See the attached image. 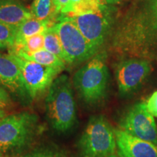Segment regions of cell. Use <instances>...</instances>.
Here are the masks:
<instances>
[{"mask_svg": "<svg viewBox=\"0 0 157 157\" xmlns=\"http://www.w3.org/2000/svg\"><path fill=\"white\" fill-rule=\"evenodd\" d=\"M118 152L123 157H157V146L132 136L122 129H114Z\"/></svg>", "mask_w": 157, "mask_h": 157, "instance_id": "obj_10", "label": "cell"}, {"mask_svg": "<svg viewBox=\"0 0 157 157\" xmlns=\"http://www.w3.org/2000/svg\"><path fill=\"white\" fill-rule=\"evenodd\" d=\"M22 1H29V0H22Z\"/></svg>", "mask_w": 157, "mask_h": 157, "instance_id": "obj_28", "label": "cell"}, {"mask_svg": "<svg viewBox=\"0 0 157 157\" xmlns=\"http://www.w3.org/2000/svg\"><path fill=\"white\" fill-rule=\"evenodd\" d=\"M114 129L103 116H93L78 141L82 157H110L117 152Z\"/></svg>", "mask_w": 157, "mask_h": 157, "instance_id": "obj_3", "label": "cell"}, {"mask_svg": "<svg viewBox=\"0 0 157 157\" xmlns=\"http://www.w3.org/2000/svg\"><path fill=\"white\" fill-rule=\"evenodd\" d=\"M32 17L30 10L21 0H0V23L17 28Z\"/></svg>", "mask_w": 157, "mask_h": 157, "instance_id": "obj_12", "label": "cell"}, {"mask_svg": "<svg viewBox=\"0 0 157 157\" xmlns=\"http://www.w3.org/2000/svg\"><path fill=\"white\" fill-rule=\"evenodd\" d=\"M108 4H114L119 2V0H106Z\"/></svg>", "mask_w": 157, "mask_h": 157, "instance_id": "obj_26", "label": "cell"}, {"mask_svg": "<svg viewBox=\"0 0 157 157\" xmlns=\"http://www.w3.org/2000/svg\"><path fill=\"white\" fill-rule=\"evenodd\" d=\"M37 125L36 115L14 113L0 121V151H17L27 146L34 137Z\"/></svg>", "mask_w": 157, "mask_h": 157, "instance_id": "obj_4", "label": "cell"}, {"mask_svg": "<svg viewBox=\"0 0 157 157\" xmlns=\"http://www.w3.org/2000/svg\"><path fill=\"white\" fill-rule=\"evenodd\" d=\"M30 11L33 17L41 21H52L57 15L53 0H34Z\"/></svg>", "mask_w": 157, "mask_h": 157, "instance_id": "obj_15", "label": "cell"}, {"mask_svg": "<svg viewBox=\"0 0 157 157\" xmlns=\"http://www.w3.org/2000/svg\"><path fill=\"white\" fill-rule=\"evenodd\" d=\"M151 70L150 63L141 59H128L116 67V78L121 95H127L140 87Z\"/></svg>", "mask_w": 157, "mask_h": 157, "instance_id": "obj_9", "label": "cell"}, {"mask_svg": "<svg viewBox=\"0 0 157 157\" xmlns=\"http://www.w3.org/2000/svg\"><path fill=\"white\" fill-rule=\"evenodd\" d=\"M17 28L0 23V50L13 48L16 38Z\"/></svg>", "mask_w": 157, "mask_h": 157, "instance_id": "obj_18", "label": "cell"}, {"mask_svg": "<svg viewBox=\"0 0 157 157\" xmlns=\"http://www.w3.org/2000/svg\"><path fill=\"white\" fill-rule=\"evenodd\" d=\"M5 117V113L2 109H0V121Z\"/></svg>", "mask_w": 157, "mask_h": 157, "instance_id": "obj_25", "label": "cell"}, {"mask_svg": "<svg viewBox=\"0 0 157 157\" xmlns=\"http://www.w3.org/2000/svg\"><path fill=\"white\" fill-rule=\"evenodd\" d=\"M53 21H41L32 17L23 22L17 28L15 45H18L29 37L44 34L50 27L53 25Z\"/></svg>", "mask_w": 157, "mask_h": 157, "instance_id": "obj_13", "label": "cell"}, {"mask_svg": "<svg viewBox=\"0 0 157 157\" xmlns=\"http://www.w3.org/2000/svg\"><path fill=\"white\" fill-rule=\"evenodd\" d=\"M45 106L49 121L58 132H67L76 121L73 89L66 75L58 76L48 91Z\"/></svg>", "mask_w": 157, "mask_h": 157, "instance_id": "obj_1", "label": "cell"}, {"mask_svg": "<svg viewBox=\"0 0 157 157\" xmlns=\"http://www.w3.org/2000/svg\"><path fill=\"white\" fill-rule=\"evenodd\" d=\"M146 108L153 117H157V91L154 92L147 101Z\"/></svg>", "mask_w": 157, "mask_h": 157, "instance_id": "obj_19", "label": "cell"}, {"mask_svg": "<svg viewBox=\"0 0 157 157\" xmlns=\"http://www.w3.org/2000/svg\"><path fill=\"white\" fill-rule=\"evenodd\" d=\"M153 11H154V17H156V22H157V0H155L154 5H153Z\"/></svg>", "mask_w": 157, "mask_h": 157, "instance_id": "obj_24", "label": "cell"}, {"mask_svg": "<svg viewBox=\"0 0 157 157\" xmlns=\"http://www.w3.org/2000/svg\"><path fill=\"white\" fill-rule=\"evenodd\" d=\"M121 129L137 138L157 145V126L146 103H137L127 111L121 121Z\"/></svg>", "mask_w": 157, "mask_h": 157, "instance_id": "obj_8", "label": "cell"}, {"mask_svg": "<svg viewBox=\"0 0 157 157\" xmlns=\"http://www.w3.org/2000/svg\"><path fill=\"white\" fill-rule=\"evenodd\" d=\"M53 2L57 14H58L62 13V11L69 2V0H53Z\"/></svg>", "mask_w": 157, "mask_h": 157, "instance_id": "obj_21", "label": "cell"}, {"mask_svg": "<svg viewBox=\"0 0 157 157\" xmlns=\"http://www.w3.org/2000/svg\"><path fill=\"white\" fill-rule=\"evenodd\" d=\"M0 86L14 94L26 93L21 70L9 53L0 52Z\"/></svg>", "mask_w": 157, "mask_h": 157, "instance_id": "obj_11", "label": "cell"}, {"mask_svg": "<svg viewBox=\"0 0 157 157\" xmlns=\"http://www.w3.org/2000/svg\"><path fill=\"white\" fill-rule=\"evenodd\" d=\"M68 17L77 25L90 45L98 50L113 23V9L106 5L93 13Z\"/></svg>", "mask_w": 157, "mask_h": 157, "instance_id": "obj_7", "label": "cell"}, {"mask_svg": "<svg viewBox=\"0 0 157 157\" xmlns=\"http://www.w3.org/2000/svg\"><path fill=\"white\" fill-rule=\"evenodd\" d=\"M10 105V98L6 91L2 87L0 86V109H5Z\"/></svg>", "mask_w": 157, "mask_h": 157, "instance_id": "obj_20", "label": "cell"}, {"mask_svg": "<svg viewBox=\"0 0 157 157\" xmlns=\"http://www.w3.org/2000/svg\"><path fill=\"white\" fill-rule=\"evenodd\" d=\"M9 54L21 70L26 93L31 99L48 91L51 84L63 71Z\"/></svg>", "mask_w": 157, "mask_h": 157, "instance_id": "obj_6", "label": "cell"}, {"mask_svg": "<svg viewBox=\"0 0 157 157\" xmlns=\"http://www.w3.org/2000/svg\"><path fill=\"white\" fill-rule=\"evenodd\" d=\"M44 49L48 52L58 56L66 63L63 50L60 38L53 25L50 27L44 33Z\"/></svg>", "mask_w": 157, "mask_h": 157, "instance_id": "obj_16", "label": "cell"}, {"mask_svg": "<svg viewBox=\"0 0 157 157\" xmlns=\"http://www.w3.org/2000/svg\"><path fill=\"white\" fill-rule=\"evenodd\" d=\"M9 53L15 55V56L22 58L25 60L38 63L39 64L50 66V67L58 68L63 70L66 67V63L63 60L58 58V56H55L54 54L48 52L45 49L36 51V52H31V53L20 50H9Z\"/></svg>", "mask_w": 157, "mask_h": 157, "instance_id": "obj_14", "label": "cell"}, {"mask_svg": "<svg viewBox=\"0 0 157 157\" xmlns=\"http://www.w3.org/2000/svg\"><path fill=\"white\" fill-rule=\"evenodd\" d=\"M23 157H62L60 155L56 154H52V153L50 152H37V153H33V154H30Z\"/></svg>", "mask_w": 157, "mask_h": 157, "instance_id": "obj_22", "label": "cell"}, {"mask_svg": "<svg viewBox=\"0 0 157 157\" xmlns=\"http://www.w3.org/2000/svg\"><path fill=\"white\" fill-rule=\"evenodd\" d=\"M106 55L96 54L80 68L74 76V84L85 103L95 104L105 98L109 82Z\"/></svg>", "mask_w": 157, "mask_h": 157, "instance_id": "obj_2", "label": "cell"}, {"mask_svg": "<svg viewBox=\"0 0 157 157\" xmlns=\"http://www.w3.org/2000/svg\"><path fill=\"white\" fill-rule=\"evenodd\" d=\"M110 157H123L122 156H121V155L119 154V152H118V151H117V152L115 154H113V155H112V156H110Z\"/></svg>", "mask_w": 157, "mask_h": 157, "instance_id": "obj_27", "label": "cell"}, {"mask_svg": "<svg viewBox=\"0 0 157 157\" xmlns=\"http://www.w3.org/2000/svg\"><path fill=\"white\" fill-rule=\"evenodd\" d=\"M53 26L60 38L66 63H80L97 54L98 50L90 45L69 17H60Z\"/></svg>", "mask_w": 157, "mask_h": 157, "instance_id": "obj_5", "label": "cell"}, {"mask_svg": "<svg viewBox=\"0 0 157 157\" xmlns=\"http://www.w3.org/2000/svg\"><path fill=\"white\" fill-rule=\"evenodd\" d=\"M43 49H44V34H41L29 37L20 44L15 45L9 50H20L31 53Z\"/></svg>", "mask_w": 157, "mask_h": 157, "instance_id": "obj_17", "label": "cell"}, {"mask_svg": "<svg viewBox=\"0 0 157 157\" xmlns=\"http://www.w3.org/2000/svg\"><path fill=\"white\" fill-rule=\"evenodd\" d=\"M79 1H80V0H69V2H68L67 6H66V7H65V9L63 10L62 11L61 14H62L63 13V12H64L65 10H66L68 9V8H69V7H71L72 5H74V4H76V2H79Z\"/></svg>", "mask_w": 157, "mask_h": 157, "instance_id": "obj_23", "label": "cell"}]
</instances>
